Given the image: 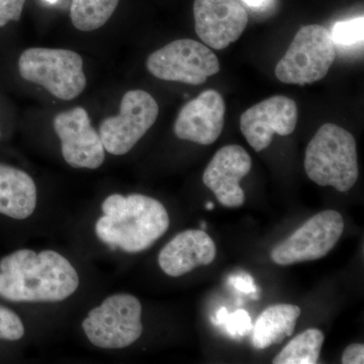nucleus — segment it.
Here are the masks:
<instances>
[{
    "instance_id": "f257e3e1",
    "label": "nucleus",
    "mask_w": 364,
    "mask_h": 364,
    "mask_svg": "<svg viewBox=\"0 0 364 364\" xmlns=\"http://www.w3.org/2000/svg\"><path fill=\"white\" fill-rule=\"evenodd\" d=\"M77 270L62 254L21 249L0 261V298L14 303H57L77 291Z\"/></svg>"
},
{
    "instance_id": "f03ea898",
    "label": "nucleus",
    "mask_w": 364,
    "mask_h": 364,
    "mask_svg": "<svg viewBox=\"0 0 364 364\" xmlns=\"http://www.w3.org/2000/svg\"><path fill=\"white\" fill-rule=\"evenodd\" d=\"M104 215L95 224L97 238L127 253L149 249L166 233L170 220L166 208L151 196L114 193L102 203Z\"/></svg>"
},
{
    "instance_id": "7ed1b4c3",
    "label": "nucleus",
    "mask_w": 364,
    "mask_h": 364,
    "mask_svg": "<svg viewBox=\"0 0 364 364\" xmlns=\"http://www.w3.org/2000/svg\"><path fill=\"white\" fill-rule=\"evenodd\" d=\"M304 165L318 186L350 191L359 174L355 139L337 124H323L306 147Z\"/></svg>"
},
{
    "instance_id": "20e7f679",
    "label": "nucleus",
    "mask_w": 364,
    "mask_h": 364,
    "mask_svg": "<svg viewBox=\"0 0 364 364\" xmlns=\"http://www.w3.org/2000/svg\"><path fill=\"white\" fill-rule=\"evenodd\" d=\"M18 70L21 77L59 100H74L85 90L83 60L71 50L30 48L21 53Z\"/></svg>"
},
{
    "instance_id": "39448f33",
    "label": "nucleus",
    "mask_w": 364,
    "mask_h": 364,
    "mask_svg": "<svg viewBox=\"0 0 364 364\" xmlns=\"http://www.w3.org/2000/svg\"><path fill=\"white\" fill-rule=\"evenodd\" d=\"M335 59L336 48L325 26H301L275 67V76L287 85H312L326 77Z\"/></svg>"
},
{
    "instance_id": "423d86ee",
    "label": "nucleus",
    "mask_w": 364,
    "mask_h": 364,
    "mask_svg": "<svg viewBox=\"0 0 364 364\" xmlns=\"http://www.w3.org/2000/svg\"><path fill=\"white\" fill-rule=\"evenodd\" d=\"M82 328L98 348H126L142 335V305L133 294H112L88 313Z\"/></svg>"
},
{
    "instance_id": "0eeeda50",
    "label": "nucleus",
    "mask_w": 364,
    "mask_h": 364,
    "mask_svg": "<svg viewBox=\"0 0 364 364\" xmlns=\"http://www.w3.org/2000/svg\"><path fill=\"white\" fill-rule=\"evenodd\" d=\"M148 71L154 77L172 82L200 85L221 70L219 59L207 45L198 41H173L150 55Z\"/></svg>"
},
{
    "instance_id": "6e6552de",
    "label": "nucleus",
    "mask_w": 364,
    "mask_h": 364,
    "mask_svg": "<svg viewBox=\"0 0 364 364\" xmlns=\"http://www.w3.org/2000/svg\"><path fill=\"white\" fill-rule=\"evenodd\" d=\"M119 114L107 117L100 126L105 150L121 156L130 152L156 122L159 107L155 98L144 90L124 93Z\"/></svg>"
},
{
    "instance_id": "1a4fd4ad",
    "label": "nucleus",
    "mask_w": 364,
    "mask_h": 364,
    "mask_svg": "<svg viewBox=\"0 0 364 364\" xmlns=\"http://www.w3.org/2000/svg\"><path fill=\"white\" fill-rule=\"evenodd\" d=\"M343 231L341 214L336 210H324L314 215L291 236L275 246L270 257L273 262L282 267L320 259L335 247Z\"/></svg>"
},
{
    "instance_id": "9d476101",
    "label": "nucleus",
    "mask_w": 364,
    "mask_h": 364,
    "mask_svg": "<svg viewBox=\"0 0 364 364\" xmlns=\"http://www.w3.org/2000/svg\"><path fill=\"white\" fill-rule=\"evenodd\" d=\"M53 126L61 141L62 155L67 164L74 168L87 169H97L104 164V144L83 107L59 112Z\"/></svg>"
},
{
    "instance_id": "9b49d317",
    "label": "nucleus",
    "mask_w": 364,
    "mask_h": 364,
    "mask_svg": "<svg viewBox=\"0 0 364 364\" xmlns=\"http://www.w3.org/2000/svg\"><path fill=\"white\" fill-rule=\"evenodd\" d=\"M298 123V107L291 98L275 95L244 112L240 129L249 145L256 152L267 149L275 134L289 136Z\"/></svg>"
},
{
    "instance_id": "f8f14e48",
    "label": "nucleus",
    "mask_w": 364,
    "mask_h": 364,
    "mask_svg": "<svg viewBox=\"0 0 364 364\" xmlns=\"http://www.w3.org/2000/svg\"><path fill=\"white\" fill-rule=\"evenodd\" d=\"M193 16L196 35L218 51L239 40L248 23L247 11L237 0H195Z\"/></svg>"
},
{
    "instance_id": "ddd939ff",
    "label": "nucleus",
    "mask_w": 364,
    "mask_h": 364,
    "mask_svg": "<svg viewBox=\"0 0 364 364\" xmlns=\"http://www.w3.org/2000/svg\"><path fill=\"white\" fill-rule=\"evenodd\" d=\"M251 168L252 160L247 151L239 145L225 146L208 163L203 181L224 207H242L245 203V193L240 182Z\"/></svg>"
},
{
    "instance_id": "4468645a",
    "label": "nucleus",
    "mask_w": 364,
    "mask_h": 364,
    "mask_svg": "<svg viewBox=\"0 0 364 364\" xmlns=\"http://www.w3.org/2000/svg\"><path fill=\"white\" fill-rule=\"evenodd\" d=\"M226 105L217 90L203 91L184 105L174 123L177 138L200 145H212L221 136Z\"/></svg>"
},
{
    "instance_id": "2eb2a0df",
    "label": "nucleus",
    "mask_w": 364,
    "mask_h": 364,
    "mask_svg": "<svg viewBox=\"0 0 364 364\" xmlns=\"http://www.w3.org/2000/svg\"><path fill=\"white\" fill-rule=\"evenodd\" d=\"M215 255V242L203 230H186L161 249L158 263L165 274L179 277L196 267L212 264Z\"/></svg>"
},
{
    "instance_id": "dca6fc26",
    "label": "nucleus",
    "mask_w": 364,
    "mask_h": 364,
    "mask_svg": "<svg viewBox=\"0 0 364 364\" xmlns=\"http://www.w3.org/2000/svg\"><path fill=\"white\" fill-rule=\"evenodd\" d=\"M37 207V186L23 170L0 164V214L26 220Z\"/></svg>"
},
{
    "instance_id": "f3484780",
    "label": "nucleus",
    "mask_w": 364,
    "mask_h": 364,
    "mask_svg": "<svg viewBox=\"0 0 364 364\" xmlns=\"http://www.w3.org/2000/svg\"><path fill=\"white\" fill-rule=\"evenodd\" d=\"M301 313L299 306L289 304L268 306L256 320L253 346L261 350L273 344L282 343L287 337L294 334Z\"/></svg>"
},
{
    "instance_id": "a211bd4d",
    "label": "nucleus",
    "mask_w": 364,
    "mask_h": 364,
    "mask_svg": "<svg viewBox=\"0 0 364 364\" xmlns=\"http://www.w3.org/2000/svg\"><path fill=\"white\" fill-rule=\"evenodd\" d=\"M325 336L321 330L311 328L294 337L275 356L273 364H316L320 358Z\"/></svg>"
},
{
    "instance_id": "6ab92c4d",
    "label": "nucleus",
    "mask_w": 364,
    "mask_h": 364,
    "mask_svg": "<svg viewBox=\"0 0 364 364\" xmlns=\"http://www.w3.org/2000/svg\"><path fill=\"white\" fill-rule=\"evenodd\" d=\"M119 2V0H72V23L81 32L97 30L112 18Z\"/></svg>"
},
{
    "instance_id": "aec40b11",
    "label": "nucleus",
    "mask_w": 364,
    "mask_h": 364,
    "mask_svg": "<svg viewBox=\"0 0 364 364\" xmlns=\"http://www.w3.org/2000/svg\"><path fill=\"white\" fill-rule=\"evenodd\" d=\"M363 31L364 18L363 16H359L335 23L330 35L335 46L351 47L363 42Z\"/></svg>"
},
{
    "instance_id": "412c9836",
    "label": "nucleus",
    "mask_w": 364,
    "mask_h": 364,
    "mask_svg": "<svg viewBox=\"0 0 364 364\" xmlns=\"http://www.w3.org/2000/svg\"><path fill=\"white\" fill-rule=\"evenodd\" d=\"M25 335L23 321L13 311L0 305V339L18 341Z\"/></svg>"
},
{
    "instance_id": "4be33fe9",
    "label": "nucleus",
    "mask_w": 364,
    "mask_h": 364,
    "mask_svg": "<svg viewBox=\"0 0 364 364\" xmlns=\"http://www.w3.org/2000/svg\"><path fill=\"white\" fill-rule=\"evenodd\" d=\"M224 323L226 324L228 332L233 336H245L252 329L250 316L244 310L236 311L231 315L228 314Z\"/></svg>"
},
{
    "instance_id": "5701e85b",
    "label": "nucleus",
    "mask_w": 364,
    "mask_h": 364,
    "mask_svg": "<svg viewBox=\"0 0 364 364\" xmlns=\"http://www.w3.org/2000/svg\"><path fill=\"white\" fill-rule=\"evenodd\" d=\"M25 4L26 0H0V28L20 21Z\"/></svg>"
},
{
    "instance_id": "b1692460",
    "label": "nucleus",
    "mask_w": 364,
    "mask_h": 364,
    "mask_svg": "<svg viewBox=\"0 0 364 364\" xmlns=\"http://www.w3.org/2000/svg\"><path fill=\"white\" fill-rule=\"evenodd\" d=\"M343 364H363L364 363L363 344H351L346 347L342 355Z\"/></svg>"
},
{
    "instance_id": "393cba45",
    "label": "nucleus",
    "mask_w": 364,
    "mask_h": 364,
    "mask_svg": "<svg viewBox=\"0 0 364 364\" xmlns=\"http://www.w3.org/2000/svg\"><path fill=\"white\" fill-rule=\"evenodd\" d=\"M236 289L239 291H244V293H254L256 289H254L253 280L251 277H238V279H233L232 280Z\"/></svg>"
},
{
    "instance_id": "a878e982",
    "label": "nucleus",
    "mask_w": 364,
    "mask_h": 364,
    "mask_svg": "<svg viewBox=\"0 0 364 364\" xmlns=\"http://www.w3.org/2000/svg\"><path fill=\"white\" fill-rule=\"evenodd\" d=\"M243 2L251 9H261L269 4L270 0H243Z\"/></svg>"
},
{
    "instance_id": "bb28decb",
    "label": "nucleus",
    "mask_w": 364,
    "mask_h": 364,
    "mask_svg": "<svg viewBox=\"0 0 364 364\" xmlns=\"http://www.w3.org/2000/svg\"><path fill=\"white\" fill-rule=\"evenodd\" d=\"M228 315V311L226 308H222L220 310V312L218 313L217 315V321L220 323V324H223L224 323L225 318H226Z\"/></svg>"
},
{
    "instance_id": "cd10ccee",
    "label": "nucleus",
    "mask_w": 364,
    "mask_h": 364,
    "mask_svg": "<svg viewBox=\"0 0 364 364\" xmlns=\"http://www.w3.org/2000/svg\"><path fill=\"white\" fill-rule=\"evenodd\" d=\"M205 208H207V210H213V208H215L214 203H208L207 205H205Z\"/></svg>"
},
{
    "instance_id": "c85d7f7f",
    "label": "nucleus",
    "mask_w": 364,
    "mask_h": 364,
    "mask_svg": "<svg viewBox=\"0 0 364 364\" xmlns=\"http://www.w3.org/2000/svg\"><path fill=\"white\" fill-rule=\"evenodd\" d=\"M46 1L49 2V4H55V2H57V0H46Z\"/></svg>"
},
{
    "instance_id": "c756f323",
    "label": "nucleus",
    "mask_w": 364,
    "mask_h": 364,
    "mask_svg": "<svg viewBox=\"0 0 364 364\" xmlns=\"http://www.w3.org/2000/svg\"><path fill=\"white\" fill-rule=\"evenodd\" d=\"M202 227H203V229H205V224H203H203H202Z\"/></svg>"
},
{
    "instance_id": "7c9ffc66",
    "label": "nucleus",
    "mask_w": 364,
    "mask_h": 364,
    "mask_svg": "<svg viewBox=\"0 0 364 364\" xmlns=\"http://www.w3.org/2000/svg\"><path fill=\"white\" fill-rule=\"evenodd\" d=\"M0 135H1V133H0Z\"/></svg>"
}]
</instances>
